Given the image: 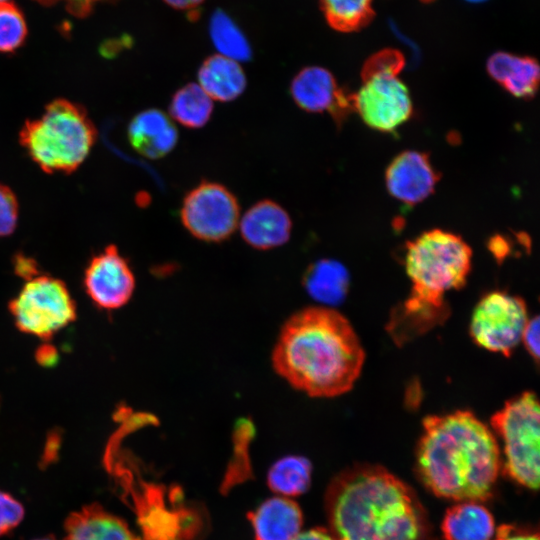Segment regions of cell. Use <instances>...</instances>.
Listing matches in <instances>:
<instances>
[{"label":"cell","instance_id":"cell-11","mask_svg":"<svg viewBox=\"0 0 540 540\" xmlns=\"http://www.w3.org/2000/svg\"><path fill=\"white\" fill-rule=\"evenodd\" d=\"M84 286L98 307L118 309L132 297L135 277L118 248L109 245L90 260L85 270Z\"/></svg>","mask_w":540,"mask_h":540},{"label":"cell","instance_id":"cell-22","mask_svg":"<svg viewBox=\"0 0 540 540\" xmlns=\"http://www.w3.org/2000/svg\"><path fill=\"white\" fill-rule=\"evenodd\" d=\"M213 111L212 99L196 83H189L172 96L169 113L181 125L200 128L210 119Z\"/></svg>","mask_w":540,"mask_h":540},{"label":"cell","instance_id":"cell-1","mask_svg":"<svg viewBox=\"0 0 540 540\" xmlns=\"http://www.w3.org/2000/svg\"><path fill=\"white\" fill-rule=\"evenodd\" d=\"M364 359L352 325L329 306L307 307L290 316L271 356L275 372L311 397H335L349 391Z\"/></svg>","mask_w":540,"mask_h":540},{"label":"cell","instance_id":"cell-31","mask_svg":"<svg viewBox=\"0 0 540 540\" xmlns=\"http://www.w3.org/2000/svg\"><path fill=\"white\" fill-rule=\"evenodd\" d=\"M42 5L64 4L66 10L75 17L83 18L90 14L94 6L104 0H35Z\"/></svg>","mask_w":540,"mask_h":540},{"label":"cell","instance_id":"cell-37","mask_svg":"<svg viewBox=\"0 0 540 540\" xmlns=\"http://www.w3.org/2000/svg\"><path fill=\"white\" fill-rule=\"evenodd\" d=\"M468 2H471V3H480V2H484L486 0H466Z\"/></svg>","mask_w":540,"mask_h":540},{"label":"cell","instance_id":"cell-3","mask_svg":"<svg viewBox=\"0 0 540 540\" xmlns=\"http://www.w3.org/2000/svg\"><path fill=\"white\" fill-rule=\"evenodd\" d=\"M337 540H418L421 521L410 490L382 468L337 477L326 497Z\"/></svg>","mask_w":540,"mask_h":540},{"label":"cell","instance_id":"cell-38","mask_svg":"<svg viewBox=\"0 0 540 540\" xmlns=\"http://www.w3.org/2000/svg\"><path fill=\"white\" fill-rule=\"evenodd\" d=\"M421 1H422V2H425V3H430V2H432V1H434V0H421Z\"/></svg>","mask_w":540,"mask_h":540},{"label":"cell","instance_id":"cell-16","mask_svg":"<svg viewBox=\"0 0 540 540\" xmlns=\"http://www.w3.org/2000/svg\"><path fill=\"white\" fill-rule=\"evenodd\" d=\"M255 540H292L300 533V507L284 496L264 501L250 515Z\"/></svg>","mask_w":540,"mask_h":540},{"label":"cell","instance_id":"cell-15","mask_svg":"<svg viewBox=\"0 0 540 540\" xmlns=\"http://www.w3.org/2000/svg\"><path fill=\"white\" fill-rule=\"evenodd\" d=\"M127 134L131 146L149 159L166 156L178 141L175 125L159 109H146L135 115L128 125Z\"/></svg>","mask_w":540,"mask_h":540},{"label":"cell","instance_id":"cell-6","mask_svg":"<svg viewBox=\"0 0 540 540\" xmlns=\"http://www.w3.org/2000/svg\"><path fill=\"white\" fill-rule=\"evenodd\" d=\"M500 435L509 475L536 490L540 477V408L537 396L526 391L509 400L491 418Z\"/></svg>","mask_w":540,"mask_h":540},{"label":"cell","instance_id":"cell-7","mask_svg":"<svg viewBox=\"0 0 540 540\" xmlns=\"http://www.w3.org/2000/svg\"><path fill=\"white\" fill-rule=\"evenodd\" d=\"M9 310L20 331L44 340L76 318V306L65 283L47 275L28 279L10 301Z\"/></svg>","mask_w":540,"mask_h":540},{"label":"cell","instance_id":"cell-10","mask_svg":"<svg viewBox=\"0 0 540 540\" xmlns=\"http://www.w3.org/2000/svg\"><path fill=\"white\" fill-rule=\"evenodd\" d=\"M353 108L366 125L387 133L404 124L413 111L407 86L392 73L363 77V85L353 95Z\"/></svg>","mask_w":540,"mask_h":540},{"label":"cell","instance_id":"cell-32","mask_svg":"<svg viewBox=\"0 0 540 540\" xmlns=\"http://www.w3.org/2000/svg\"><path fill=\"white\" fill-rule=\"evenodd\" d=\"M14 260L15 270L18 275L26 278L27 280L38 275L36 262L33 259L19 254Z\"/></svg>","mask_w":540,"mask_h":540},{"label":"cell","instance_id":"cell-4","mask_svg":"<svg viewBox=\"0 0 540 540\" xmlns=\"http://www.w3.org/2000/svg\"><path fill=\"white\" fill-rule=\"evenodd\" d=\"M471 259L470 246L452 232L432 229L409 242L405 270L412 289L395 317L394 330L414 335L443 322L448 311L444 296L466 283Z\"/></svg>","mask_w":540,"mask_h":540},{"label":"cell","instance_id":"cell-33","mask_svg":"<svg viewBox=\"0 0 540 540\" xmlns=\"http://www.w3.org/2000/svg\"><path fill=\"white\" fill-rule=\"evenodd\" d=\"M292 540H337L323 529H311L298 533Z\"/></svg>","mask_w":540,"mask_h":540},{"label":"cell","instance_id":"cell-34","mask_svg":"<svg viewBox=\"0 0 540 540\" xmlns=\"http://www.w3.org/2000/svg\"><path fill=\"white\" fill-rule=\"evenodd\" d=\"M205 0H164L166 4L181 11L194 12Z\"/></svg>","mask_w":540,"mask_h":540},{"label":"cell","instance_id":"cell-5","mask_svg":"<svg viewBox=\"0 0 540 540\" xmlns=\"http://www.w3.org/2000/svg\"><path fill=\"white\" fill-rule=\"evenodd\" d=\"M97 138L86 110L67 99H55L44 112L25 122L19 142L46 173H71L87 158Z\"/></svg>","mask_w":540,"mask_h":540},{"label":"cell","instance_id":"cell-26","mask_svg":"<svg viewBox=\"0 0 540 540\" xmlns=\"http://www.w3.org/2000/svg\"><path fill=\"white\" fill-rule=\"evenodd\" d=\"M27 38V24L21 9L10 2H0V52L19 49Z\"/></svg>","mask_w":540,"mask_h":540},{"label":"cell","instance_id":"cell-12","mask_svg":"<svg viewBox=\"0 0 540 540\" xmlns=\"http://www.w3.org/2000/svg\"><path fill=\"white\" fill-rule=\"evenodd\" d=\"M290 92L301 109L312 113L328 111L337 121L353 108V95L343 92L332 73L323 67L300 70L291 82Z\"/></svg>","mask_w":540,"mask_h":540},{"label":"cell","instance_id":"cell-9","mask_svg":"<svg viewBox=\"0 0 540 540\" xmlns=\"http://www.w3.org/2000/svg\"><path fill=\"white\" fill-rule=\"evenodd\" d=\"M240 207L236 197L225 186L203 181L183 199L180 218L195 238L221 242L229 238L239 224Z\"/></svg>","mask_w":540,"mask_h":540},{"label":"cell","instance_id":"cell-23","mask_svg":"<svg viewBox=\"0 0 540 540\" xmlns=\"http://www.w3.org/2000/svg\"><path fill=\"white\" fill-rule=\"evenodd\" d=\"M311 464L301 456L290 455L276 461L268 472V485L282 496L304 493L310 484Z\"/></svg>","mask_w":540,"mask_h":540},{"label":"cell","instance_id":"cell-24","mask_svg":"<svg viewBox=\"0 0 540 540\" xmlns=\"http://www.w3.org/2000/svg\"><path fill=\"white\" fill-rule=\"evenodd\" d=\"M212 43L220 55L234 61H248L252 56L249 41L237 24L222 10L215 11L209 22Z\"/></svg>","mask_w":540,"mask_h":540},{"label":"cell","instance_id":"cell-2","mask_svg":"<svg viewBox=\"0 0 540 540\" xmlns=\"http://www.w3.org/2000/svg\"><path fill=\"white\" fill-rule=\"evenodd\" d=\"M417 462L434 494L475 502L490 495L499 471V448L482 421L458 410L423 420Z\"/></svg>","mask_w":540,"mask_h":540},{"label":"cell","instance_id":"cell-8","mask_svg":"<svg viewBox=\"0 0 540 540\" xmlns=\"http://www.w3.org/2000/svg\"><path fill=\"white\" fill-rule=\"evenodd\" d=\"M528 320L523 299L502 291L489 292L473 310L470 335L478 346L508 356L521 342Z\"/></svg>","mask_w":540,"mask_h":540},{"label":"cell","instance_id":"cell-30","mask_svg":"<svg viewBox=\"0 0 540 540\" xmlns=\"http://www.w3.org/2000/svg\"><path fill=\"white\" fill-rule=\"evenodd\" d=\"M539 317L535 316L534 318H529L521 338V342L524 344L526 350L529 354L538 361L539 358Z\"/></svg>","mask_w":540,"mask_h":540},{"label":"cell","instance_id":"cell-14","mask_svg":"<svg viewBox=\"0 0 540 540\" xmlns=\"http://www.w3.org/2000/svg\"><path fill=\"white\" fill-rule=\"evenodd\" d=\"M239 226L244 241L258 250H268L285 244L292 230L287 211L268 199L251 206L239 220Z\"/></svg>","mask_w":540,"mask_h":540},{"label":"cell","instance_id":"cell-20","mask_svg":"<svg viewBox=\"0 0 540 540\" xmlns=\"http://www.w3.org/2000/svg\"><path fill=\"white\" fill-rule=\"evenodd\" d=\"M442 531L446 540H490L494 519L484 506L467 501L447 510Z\"/></svg>","mask_w":540,"mask_h":540},{"label":"cell","instance_id":"cell-19","mask_svg":"<svg viewBox=\"0 0 540 540\" xmlns=\"http://www.w3.org/2000/svg\"><path fill=\"white\" fill-rule=\"evenodd\" d=\"M199 86L213 100L228 102L239 97L246 88V75L239 64L215 54L206 58L198 70Z\"/></svg>","mask_w":540,"mask_h":540},{"label":"cell","instance_id":"cell-39","mask_svg":"<svg viewBox=\"0 0 540 540\" xmlns=\"http://www.w3.org/2000/svg\"><path fill=\"white\" fill-rule=\"evenodd\" d=\"M8 0H0V2H7Z\"/></svg>","mask_w":540,"mask_h":540},{"label":"cell","instance_id":"cell-36","mask_svg":"<svg viewBox=\"0 0 540 540\" xmlns=\"http://www.w3.org/2000/svg\"><path fill=\"white\" fill-rule=\"evenodd\" d=\"M34 540H55V539L52 538V537H43V538H38V539H34Z\"/></svg>","mask_w":540,"mask_h":540},{"label":"cell","instance_id":"cell-21","mask_svg":"<svg viewBox=\"0 0 540 540\" xmlns=\"http://www.w3.org/2000/svg\"><path fill=\"white\" fill-rule=\"evenodd\" d=\"M349 277L345 267L335 260H320L312 264L304 277L307 292L316 300L336 304L347 292Z\"/></svg>","mask_w":540,"mask_h":540},{"label":"cell","instance_id":"cell-27","mask_svg":"<svg viewBox=\"0 0 540 540\" xmlns=\"http://www.w3.org/2000/svg\"><path fill=\"white\" fill-rule=\"evenodd\" d=\"M403 67V55L396 50L386 49L374 54L366 61L362 77L374 73H392L398 75Z\"/></svg>","mask_w":540,"mask_h":540},{"label":"cell","instance_id":"cell-28","mask_svg":"<svg viewBox=\"0 0 540 540\" xmlns=\"http://www.w3.org/2000/svg\"><path fill=\"white\" fill-rule=\"evenodd\" d=\"M18 201L13 191L0 184V237L11 235L18 221Z\"/></svg>","mask_w":540,"mask_h":540},{"label":"cell","instance_id":"cell-18","mask_svg":"<svg viewBox=\"0 0 540 540\" xmlns=\"http://www.w3.org/2000/svg\"><path fill=\"white\" fill-rule=\"evenodd\" d=\"M486 68L492 79L517 98L531 99L537 92L540 68L531 57L496 52L488 59Z\"/></svg>","mask_w":540,"mask_h":540},{"label":"cell","instance_id":"cell-35","mask_svg":"<svg viewBox=\"0 0 540 540\" xmlns=\"http://www.w3.org/2000/svg\"><path fill=\"white\" fill-rule=\"evenodd\" d=\"M496 540H539V537L531 534H512L510 527L503 526L499 529Z\"/></svg>","mask_w":540,"mask_h":540},{"label":"cell","instance_id":"cell-17","mask_svg":"<svg viewBox=\"0 0 540 540\" xmlns=\"http://www.w3.org/2000/svg\"><path fill=\"white\" fill-rule=\"evenodd\" d=\"M64 527V540H139L121 518L98 504L70 514Z\"/></svg>","mask_w":540,"mask_h":540},{"label":"cell","instance_id":"cell-29","mask_svg":"<svg viewBox=\"0 0 540 540\" xmlns=\"http://www.w3.org/2000/svg\"><path fill=\"white\" fill-rule=\"evenodd\" d=\"M24 515L25 510L21 502L11 494L0 491V537L17 527Z\"/></svg>","mask_w":540,"mask_h":540},{"label":"cell","instance_id":"cell-13","mask_svg":"<svg viewBox=\"0 0 540 540\" xmlns=\"http://www.w3.org/2000/svg\"><path fill=\"white\" fill-rule=\"evenodd\" d=\"M437 180L438 175L429 157L415 150L398 154L385 173L390 195L408 205L426 199L433 192Z\"/></svg>","mask_w":540,"mask_h":540},{"label":"cell","instance_id":"cell-25","mask_svg":"<svg viewBox=\"0 0 540 540\" xmlns=\"http://www.w3.org/2000/svg\"><path fill=\"white\" fill-rule=\"evenodd\" d=\"M329 25L341 32L364 27L373 17L372 0H319Z\"/></svg>","mask_w":540,"mask_h":540}]
</instances>
